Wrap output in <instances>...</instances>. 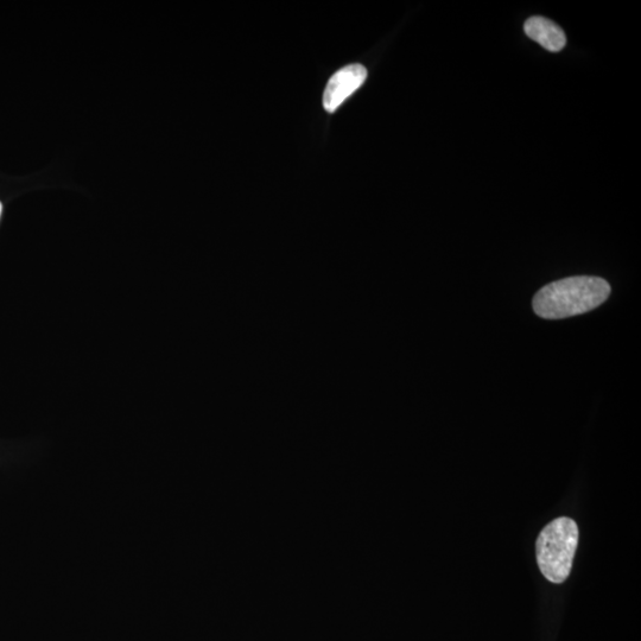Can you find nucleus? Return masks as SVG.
Here are the masks:
<instances>
[{
	"label": "nucleus",
	"mask_w": 641,
	"mask_h": 641,
	"mask_svg": "<svg viewBox=\"0 0 641 641\" xmlns=\"http://www.w3.org/2000/svg\"><path fill=\"white\" fill-rule=\"evenodd\" d=\"M577 544L579 528L573 519H555L539 533L536 543L537 562L542 574L550 582L562 583L568 579Z\"/></svg>",
	"instance_id": "f03ea898"
},
{
	"label": "nucleus",
	"mask_w": 641,
	"mask_h": 641,
	"mask_svg": "<svg viewBox=\"0 0 641 641\" xmlns=\"http://www.w3.org/2000/svg\"><path fill=\"white\" fill-rule=\"evenodd\" d=\"M2 212H3V205H2V202H0V215H2Z\"/></svg>",
	"instance_id": "39448f33"
},
{
	"label": "nucleus",
	"mask_w": 641,
	"mask_h": 641,
	"mask_svg": "<svg viewBox=\"0 0 641 641\" xmlns=\"http://www.w3.org/2000/svg\"><path fill=\"white\" fill-rule=\"evenodd\" d=\"M611 295V287L599 277L577 276L545 285L533 297L535 313L547 320L586 314Z\"/></svg>",
	"instance_id": "f257e3e1"
},
{
	"label": "nucleus",
	"mask_w": 641,
	"mask_h": 641,
	"mask_svg": "<svg viewBox=\"0 0 641 641\" xmlns=\"http://www.w3.org/2000/svg\"><path fill=\"white\" fill-rule=\"evenodd\" d=\"M367 78V71L364 66L351 65L340 69L328 81L325 94H323V106L329 113H333L357 92Z\"/></svg>",
	"instance_id": "7ed1b4c3"
},
{
	"label": "nucleus",
	"mask_w": 641,
	"mask_h": 641,
	"mask_svg": "<svg viewBox=\"0 0 641 641\" xmlns=\"http://www.w3.org/2000/svg\"><path fill=\"white\" fill-rule=\"evenodd\" d=\"M525 34L531 40L541 44V46L551 53H558L566 47L567 37L564 31L550 19L544 17H531L525 23Z\"/></svg>",
	"instance_id": "20e7f679"
}]
</instances>
